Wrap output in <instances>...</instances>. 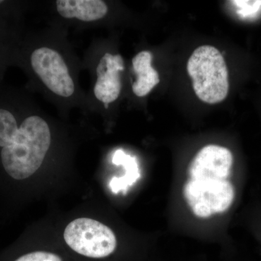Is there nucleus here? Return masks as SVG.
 Segmentation results:
<instances>
[{"mask_svg":"<svg viewBox=\"0 0 261 261\" xmlns=\"http://www.w3.org/2000/svg\"><path fill=\"white\" fill-rule=\"evenodd\" d=\"M23 91L0 85V163L15 180L31 177L51 145L47 118Z\"/></svg>","mask_w":261,"mask_h":261,"instance_id":"1","label":"nucleus"},{"mask_svg":"<svg viewBox=\"0 0 261 261\" xmlns=\"http://www.w3.org/2000/svg\"><path fill=\"white\" fill-rule=\"evenodd\" d=\"M233 162L231 151L216 145L202 147L192 160L183 194L197 217L206 219L232 207L237 198V187L231 179Z\"/></svg>","mask_w":261,"mask_h":261,"instance_id":"2","label":"nucleus"},{"mask_svg":"<svg viewBox=\"0 0 261 261\" xmlns=\"http://www.w3.org/2000/svg\"><path fill=\"white\" fill-rule=\"evenodd\" d=\"M13 65L20 67L33 84L58 102L79 99V86L73 62L56 41L22 34L15 49Z\"/></svg>","mask_w":261,"mask_h":261,"instance_id":"3","label":"nucleus"},{"mask_svg":"<svg viewBox=\"0 0 261 261\" xmlns=\"http://www.w3.org/2000/svg\"><path fill=\"white\" fill-rule=\"evenodd\" d=\"M187 72L191 77L196 95L203 102H221L228 95L229 83L227 66L217 48L202 45L189 59Z\"/></svg>","mask_w":261,"mask_h":261,"instance_id":"4","label":"nucleus"},{"mask_svg":"<svg viewBox=\"0 0 261 261\" xmlns=\"http://www.w3.org/2000/svg\"><path fill=\"white\" fill-rule=\"evenodd\" d=\"M63 238L73 253L88 261L109 260L118 248V241L113 230L89 218L72 221L65 227Z\"/></svg>","mask_w":261,"mask_h":261,"instance_id":"5","label":"nucleus"},{"mask_svg":"<svg viewBox=\"0 0 261 261\" xmlns=\"http://www.w3.org/2000/svg\"><path fill=\"white\" fill-rule=\"evenodd\" d=\"M94 62L92 97L106 109L116 102L121 93V72L124 69L123 58L119 54L105 53Z\"/></svg>","mask_w":261,"mask_h":261,"instance_id":"6","label":"nucleus"},{"mask_svg":"<svg viewBox=\"0 0 261 261\" xmlns=\"http://www.w3.org/2000/svg\"><path fill=\"white\" fill-rule=\"evenodd\" d=\"M55 9L63 20L87 25H98L110 11L107 3L103 0H58Z\"/></svg>","mask_w":261,"mask_h":261,"instance_id":"7","label":"nucleus"},{"mask_svg":"<svg viewBox=\"0 0 261 261\" xmlns=\"http://www.w3.org/2000/svg\"><path fill=\"white\" fill-rule=\"evenodd\" d=\"M19 20L0 13V85L5 70L13 65L15 49L23 34Z\"/></svg>","mask_w":261,"mask_h":261,"instance_id":"8","label":"nucleus"},{"mask_svg":"<svg viewBox=\"0 0 261 261\" xmlns=\"http://www.w3.org/2000/svg\"><path fill=\"white\" fill-rule=\"evenodd\" d=\"M152 54L149 51H141L132 59V68L137 79L132 84V91L136 96L143 97L159 84L157 70L152 66Z\"/></svg>","mask_w":261,"mask_h":261,"instance_id":"9","label":"nucleus"},{"mask_svg":"<svg viewBox=\"0 0 261 261\" xmlns=\"http://www.w3.org/2000/svg\"><path fill=\"white\" fill-rule=\"evenodd\" d=\"M9 261H65L64 257L59 253L49 250H32L19 254Z\"/></svg>","mask_w":261,"mask_h":261,"instance_id":"10","label":"nucleus"}]
</instances>
